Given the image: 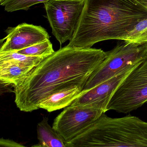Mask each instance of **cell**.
<instances>
[{
    "label": "cell",
    "mask_w": 147,
    "mask_h": 147,
    "mask_svg": "<svg viewBox=\"0 0 147 147\" xmlns=\"http://www.w3.org/2000/svg\"><path fill=\"white\" fill-rule=\"evenodd\" d=\"M44 59L26 56L15 52L0 53V63L14 62L33 68L39 65Z\"/></svg>",
    "instance_id": "13"
},
{
    "label": "cell",
    "mask_w": 147,
    "mask_h": 147,
    "mask_svg": "<svg viewBox=\"0 0 147 147\" xmlns=\"http://www.w3.org/2000/svg\"><path fill=\"white\" fill-rule=\"evenodd\" d=\"M54 52L52 44L49 39L15 52L31 57L45 58L53 54Z\"/></svg>",
    "instance_id": "14"
},
{
    "label": "cell",
    "mask_w": 147,
    "mask_h": 147,
    "mask_svg": "<svg viewBox=\"0 0 147 147\" xmlns=\"http://www.w3.org/2000/svg\"><path fill=\"white\" fill-rule=\"evenodd\" d=\"M135 1L147 8V0H135Z\"/></svg>",
    "instance_id": "18"
},
{
    "label": "cell",
    "mask_w": 147,
    "mask_h": 147,
    "mask_svg": "<svg viewBox=\"0 0 147 147\" xmlns=\"http://www.w3.org/2000/svg\"><path fill=\"white\" fill-rule=\"evenodd\" d=\"M30 147H47L45 146H44V145H41V144H37V145H33L32 146Z\"/></svg>",
    "instance_id": "19"
},
{
    "label": "cell",
    "mask_w": 147,
    "mask_h": 147,
    "mask_svg": "<svg viewBox=\"0 0 147 147\" xmlns=\"http://www.w3.org/2000/svg\"><path fill=\"white\" fill-rule=\"evenodd\" d=\"M107 53L106 59L90 76L82 92L91 90L147 58V43L138 44L123 40Z\"/></svg>",
    "instance_id": "4"
},
{
    "label": "cell",
    "mask_w": 147,
    "mask_h": 147,
    "mask_svg": "<svg viewBox=\"0 0 147 147\" xmlns=\"http://www.w3.org/2000/svg\"><path fill=\"white\" fill-rule=\"evenodd\" d=\"M107 56V52L101 49L69 45L60 48L13 86L16 106L21 111L32 112L56 92L74 87L83 90Z\"/></svg>",
    "instance_id": "1"
},
{
    "label": "cell",
    "mask_w": 147,
    "mask_h": 147,
    "mask_svg": "<svg viewBox=\"0 0 147 147\" xmlns=\"http://www.w3.org/2000/svg\"><path fill=\"white\" fill-rule=\"evenodd\" d=\"M14 62L0 63V80L6 84L15 85L33 69Z\"/></svg>",
    "instance_id": "11"
},
{
    "label": "cell",
    "mask_w": 147,
    "mask_h": 147,
    "mask_svg": "<svg viewBox=\"0 0 147 147\" xmlns=\"http://www.w3.org/2000/svg\"><path fill=\"white\" fill-rule=\"evenodd\" d=\"M50 0H6L1 6H4L5 11L12 12L19 10H27L33 5L45 3Z\"/></svg>",
    "instance_id": "16"
},
{
    "label": "cell",
    "mask_w": 147,
    "mask_h": 147,
    "mask_svg": "<svg viewBox=\"0 0 147 147\" xmlns=\"http://www.w3.org/2000/svg\"><path fill=\"white\" fill-rule=\"evenodd\" d=\"M147 102V58L141 62L122 82L112 96L106 111L130 113Z\"/></svg>",
    "instance_id": "5"
},
{
    "label": "cell",
    "mask_w": 147,
    "mask_h": 147,
    "mask_svg": "<svg viewBox=\"0 0 147 147\" xmlns=\"http://www.w3.org/2000/svg\"><path fill=\"white\" fill-rule=\"evenodd\" d=\"M104 113L98 109L70 105L55 118L52 127L66 142L79 135Z\"/></svg>",
    "instance_id": "7"
},
{
    "label": "cell",
    "mask_w": 147,
    "mask_h": 147,
    "mask_svg": "<svg viewBox=\"0 0 147 147\" xmlns=\"http://www.w3.org/2000/svg\"><path fill=\"white\" fill-rule=\"evenodd\" d=\"M123 40L138 44L147 43V18L139 22Z\"/></svg>",
    "instance_id": "15"
},
{
    "label": "cell",
    "mask_w": 147,
    "mask_h": 147,
    "mask_svg": "<svg viewBox=\"0 0 147 147\" xmlns=\"http://www.w3.org/2000/svg\"><path fill=\"white\" fill-rule=\"evenodd\" d=\"M37 138L41 145L47 147H66L63 139L55 132L44 117L37 127Z\"/></svg>",
    "instance_id": "12"
},
{
    "label": "cell",
    "mask_w": 147,
    "mask_h": 147,
    "mask_svg": "<svg viewBox=\"0 0 147 147\" xmlns=\"http://www.w3.org/2000/svg\"><path fill=\"white\" fill-rule=\"evenodd\" d=\"M147 18V8L135 0H85L81 19L68 45L91 48L104 40H123Z\"/></svg>",
    "instance_id": "2"
},
{
    "label": "cell",
    "mask_w": 147,
    "mask_h": 147,
    "mask_svg": "<svg viewBox=\"0 0 147 147\" xmlns=\"http://www.w3.org/2000/svg\"><path fill=\"white\" fill-rule=\"evenodd\" d=\"M85 0H50L44 3L52 33L60 45L73 36Z\"/></svg>",
    "instance_id": "6"
},
{
    "label": "cell",
    "mask_w": 147,
    "mask_h": 147,
    "mask_svg": "<svg viewBox=\"0 0 147 147\" xmlns=\"http://www.w3.org/2000/svg\"><path fill=\"white\" fill-rule=\"evenodd\" d=\"M140 63L127 68L116 76L91 90L82 92L70 105L90 107L102 110L105 113L107 106L115 92L128 75Z\"/></svg>",
    "instance_id": "8"
},
{
    "label": "cell",
    "mask_w": 147,
    "mask_h": 147,
    "mask_svg": "<svg viewBox=\"0 0 147 147\" xmlns=\"http://www.w3.org/2000/svg\"><path fill=\"white\" fill-rule=\"evenodd\" d=\"M66 147H147V122L129 115L120 118L104 113Z\"/></svg>",
    "instance_id": "3"
},
{
    "label": "cell",
    "mask_w": 147,
    "mask_h": 147,
    "mask_svg": "<svg viewBox=\"0 0 147 147\" xmlns=\"http://www.w3.org/2000/svg\"><path fill=\"white\" fill-rule=\"evenodd\" d=\"M0 147H28L17 143L12 140L1 138L0 140Z\"/></svg>",
    "instance_id": "17"
},
{
    "label": "cell",
    "mask_w": 147,
    "mask_h": 147,
    "mask_svg": "<svg viewBox=\"0 0 147 147\" xmlns=\"http://www.w3.org/2000/svg\"><path fill=\"white\" fill-rule=\"evenodd\" d=\"M7 36L0 49V53L14 52L49 40L46 30L41 26L26 23L6 30Z\"/></svg>",
    "instance_id": "9"
},
{
    "label": "cell",
    "mask_w": 147,
    "mask_h": 147,
    "mask_svg": "<svg viewBox=\"0 0 147 147\" xmlns=\"http://www.w3.org/2000/svg\"><path fill=\"white\" fill-rule=\"evenodd\" d=\"M6 0H0V3H1V5L3 2H4Z\"/></svg>",
    "instance_id": "20"
},
{
    "label": "cell",
    "mask_w": 147,
    "mask_h": 147,
    "mask_svg": "<svg viewBox=\"0 0 147 147\" xmlns=\"http://www.w3.org/2000/svg\"><path fill=\"white\" fill-rule=\"evenodd\" d=\"M83 90L80 87H74L56 92L42 102L39 108L51 112L68 107L81 95Z\"/></svg>",
    "instance_id": "10"
}]
</instances>
